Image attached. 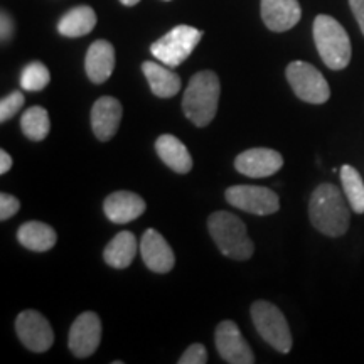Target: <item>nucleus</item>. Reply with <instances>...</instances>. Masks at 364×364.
<instances>
[{
    "mask_svg": "<svg viewBox=\"0 0 364 364\" xmlns=\"http://www.w3.org/2000/svg\"><path fill=\"white\" fill-rule=\"evenodd\" d=\"M351 206L346 204V199L338 186L326 184L317 186L309 201V218L312 226L322 235L338 238L349 230L351 223Z\"/></svg>",
    "mask_w": 364,
    "mask_h": 364,
    "instance_id": "f257e3e1",
    "label": "nucleus"
},
{
    "mask_svg": "<svg viewBox=\"0 0 364 364\" xmlns=\"http://www.w3.org/2000/svg\"><path fill=\"white\" fill-rule=\"evenodd\" d=\"M221 83L215 71H199L191 78L182 98L186 117L199 129L215 120L220 105Z\"/></svg>",
    "mask_w": 364,
    "mask_h": 364,
    "instance_id": "f03ea898",
    "label": "nucleus"
},
{
    "mask_svg": "<svg viewBox=\"0 0 364 364\" xmlns=\"http://www.w3.org/2000/svg\"><path fill=\"white\" fill-rule=\"evenodd\" d=\"M208 230L225 257L238 262L253 257L255 245L248 236L247 225L238 216L228 211L213 213L208 220Z\"/></svg>",
    "mask_w": 364,
    "mask_h": 364,
    "instance_id": "7ed1b4c3",
    "label": "nucleus"
},
{
    "mask_svg": "<svg viewBox=\"0 0 364 364\" xmlns=\"http://www.w3.org/2000/svg\"><path fill=\"white\" fill-rule=\"evenodd\" d=\"M314 41L324 65L332 71L348 68L351 61V41L344 27L334 17L321 16L314 21Z\"/></svg>",
    "mask_w": 364,
    "mask_h": 364,
    "instance_id": "20e7f679",
    "label": "nucleus"
},
{
    "mask_svg": "<svg viewBox=\"0 0 364 364\" xmlns=\"http://www.w3.org/2000/svg\"><path fill=\"white\" fill-rule=\"evenodd\" d=\"M252 321L258 334L277 349L279 353H290L292 349V334L289 322L275 304L267 300H257L252 306Z\"/></svg>",
    "mask_w": 364,
    "mask_h": 364,
    "instance_id": "39448f33",
    "label": "nucleus"
},
{
    "mask_svg": "<svg viewBox=\"0 0 364 364\" xmlns=\"http://www.w3.org/2000/svg\"><path fill=\"white\" fill-rule=\"evenodd\" d=\"M203 38V31L191 26H176L150 46V53L169 68H177L191 56Z\"/></svg>",
    "mask_w": 364,
    "mask_h": 364,
    "instance_id": "423d86ee",
    "label": "nucleus"
},
{
    "mask_svg": "<svg viewBox=\"0 0 364 364\" xmlns=\"http://www.w3.org/2000/svg\"><path fill=\"white\" fill-rule=\"evenodd\" d=\"M285 75L294 93L302 102L322 105L331 98L329 83L316 66L306 61H294L287 66Z\"/></svg>",
    "mask_w": 364,
    "mask_h": 364,
    "instance_id": "0eeeda50",
    "label": "nucleus"
},
{
    "mask_svg": "<svg viewBox=\"0 0 364 364\" xmlns=\"http://www.w3.org/2000/svg\"><path fill=\"white\" fill-rule=\"evenodd\" d=\"M225 198L233 208L258 216L273 215L280 209L279 196L262 186H231Z\"/></svg>",
    "mask_w": 364,
    "mask_h": 364,
    "instance_id": "6e6552de",
    "label": "nucleus"
},
{
    "mask_svg": "<svg viewBox=\"0 0 364 364\" xmlns=\"http://www.w3.org/2000/svg\"><path fill=\"white\" fill-rule=\"evenodd\" d=\"M16 332L21 343L33 353H46L53 348L54 332L51 324L38 311H24L17 316Z\"/></svg>",
    "mask_w": 364,
    "mask_h": 364,
    "instance_id": "1a4fd4ad",
    "label": "nucleus"
},
{
    "mask_svg": "<svg viewBox=\"0 0 364 364\" xmlns=\"http://www.w3.org/2000/svg\"><path fill=\"white\" fill-rule=\"evenodd\" d=\"M218 354L230 364H253L255 356L240 327L233 321H223L215 332Z\"/></svg>",
    "mask_w": 364,
    "mask_h": 364,
    "instance_id": "9d476101",
    "label": "nucleus"
},
{
    "mask_svg": "<svg viewBox=\"0 0 364 364\" xmlns=\"http://www.w3.org/2000/svg\"><path fill=\"white\" fill-rule=\"evenodd\" d=\"M102 343V321L95 312H83L70 329L68 346L76 358H90Z\"/></svg>",
    "mask_w": 364,
    "mask_h": 364,
    "instance_id": "9b49d317",
    "label": "nucleus"
},
{
    "mask_svg": "<svg viewBox=\"0 0 364 364\" xmlns=\"http://www.w3.org/2000/svg\"><path fill=\"white\" fill-rule=\"evenodd\" d=\"M282 166H284V157L277 150L265 147L245 150L235 161L236 171L247 177H253V179L277 174Z\"/></svg>",
    "mask_w": 364,
    "mask_h": 364,
    "instance_id": "f8f14e48",
    "label": "nucleus"
},
{
    "mask_svg": "<svg viewBox=\"0 0 364 364\" xmlns=\"http://www.w3.org/2000/svg\"><path fill=\"white\" fill-rule=\"evenodd\" d=\"M140 253L149 270L156 273H169L174 268L176 257L166 238L154 228H149L140 241Z\"/></svg>",
    "mask_w": 364,
    "mask_h": 364,
    "instance_id": "ddd939ff",
    "label": "nucleus"
},
{
    "mask_svg": "<svg viewBox=\"0 0 364 364\" xmlns=\"http://www.w3.org/2000/svg\"><path fill=\"white\" fill-rule=\"evenodd\" d=\"M124 108L120 102L112 97H102L91 108V127L100 142H108L113 139L120 127Z\"/></svg>",
    "mask_w": 364,
    "mask_h": 364,
    "instance_id": "4468645a",
    "label": "nucleus"
},
{
    "mask_svg": "<svg viewBox=\"0 0 364 364\" xmlns=\"http://www.w3.org/2000/svg\"><path fill=\"white\" fill-rule=\"evenodd\" d=\"M147 204L142 196L130 193V191H117L105 199L103 211L105 216L115 225H125L140 218L145 213Z\"/></svg>",
    "mask_w": 364,
    "mask_h": 364,
    "instance_id": "2eb2a0df",
    "label": "nucleus"
},
{
    "mask_svg": "<svg viewBox=\"0 0 364 364\" xmlns=\"http://www.w3.org/2000/svg\"><path fill=\"white\" fill-rule=\"evenodd\" d=\"M302 17L299 0H262V19L273 33L290 31Z\"/></svg>",
    "mask_w": 364,
    "mask_h": 364,
    "instance_id": "dca6fc26",
    "label": "nucleus"
},
{
    "mask_svg": "<svg viewBox=\"0 0 364 364\" xmlns=\"http://www.w3.org/2000/svg\"><path fill=\"white\" fill-rule=\"evenodd\" d=\"M85 70L91 83L102 85L115 70V49L108 41H95L85 59Z\"/></svg>",
    "mask_w": 364,
    "mask_h": 364,
    "instance_id": "f3484780",
    "label": "nucleus"
},
{
    "mask_svg": "<svg viewBox=\"0 0 364 364\" xmlns=\"http://www.w3.org/2000/svg\"><path fill=\"white\" fill-rule=\"evenodd\" d=\"M156 150L161 161L177 174H188L193 169V157L188 147L174 135H161L156 140Z\"/></svg>",
    "mask_w": 364,
    "mask_h": 364,
    "instance_id": "a211bd4d",
    "label": "nucleus"
},
{
    "mask_svg": "<svg viewBox=\"0 0 364 364\" xmlns=\"http://www.w3.org/2000/svg\"><path fill=\"white\" fill-rule=\"evenodd\" d=\"M142 71L147 78L150 90L159 98H172L181 91V78L174 71L167 70L154 61H145Z\"/></svg>",
    "mask_w": 364,
    "mask_h": 364,
    "instance_id": "6ab92c4d",
    "label": "nucleus"
},
{
    "mask_svg": "<svg viewBox=\"0 0 364 364\" xmlns=\"http://www.w3.org/2000/svg\"><path fill=\"white\" fill-rule=\"evenodd\" d=\"M140 247L136 243V238L134 233L130 231H120V233L115 235L110 243L105 247L103 258L108 265L113 268H127L132 265L134 262L136 252H139Z\"/></svg>",
    "mask_w": 364,
    "mask_h": 364,
    "instance_id": "aec40b11",
    "label": "nucleus"
},
{
    "mask_svg": "<svg viewBox=\"0 0 364 364\" xmlns=\"http://www.w3.org/2000/svg\"><path fill=\"white\" fill-rule=\"evenodd\" d=\"M17 240L31 252H48L58 241L56 231L41 221H27L17 231Z\"/></svg>",
    "mask_w": 364,
    "mask_h": 364,
    "instance_id": "412c9836",
    "label": "nucleus"
},
{
    "mask_svg": "<svg viewBox=\"0 0 364 364\" xmlns=\"http://www.w3.org/2000/svg\"><path fill=\"white\" fill-rule=\"evenodd\" d=\"M97 26V14L88 6H80L68 11L58 22V31L66 38H81L90 34Z\"/></svg>",
    "mask_w": 364,
    "mask_h": 364,
    "instance_id": "4be33fe9",
    "label": "nucleus"
},
{
    "mask_svg": "<svg viewBox=\"0 0 364 364\" xmlns=\"http://www.w3.org/2000/svg\"><path fill=\"white\" fill-rule=\"evenodd\" d=\"M21 129L27 139L33 140V142H41L49 135V130H51L49 113L43 107H31L21 117Z\"/></svg>",
    "mask_w": 364,
    "mask_h": 364,
    "instance_id": "5701e85b",
    "label": "nucleus"
},
{
    "mask_svg": "<svg viewBox=\"0 0 364 364\" xmlns=\"http://www.w3.org/2000/svg\"><path fill=\"white\" fill-rule=\"evenodd\" d=\"M341 182L348 199L349 206L354 213L363 215L364 213V182L359 172L353 166L341 167Z\"/></svg>",
    "mask_w": 364,
    "mask_h": 364,
    "instance_id": "b1692460",
    "label": "nucleus"
},
{
    "mask_svg": "<svg viewBox=\"0 0 364 364\" xmlns=\"http://www.w3.org/2000/svg\"><path fill=\"white\" fill-rule=\"evenodd\" d=\"M51 81V73L43 63L33 61L21 73V88L26 91H41Z\"/></svg>",
    "mask_w": 364,
    "mask_h": 364,
    "instance_id": "393cba45",
    "label": "nucleus"
},
{
    "mask_svg": "<svg viewBox=\"0 0 364 364\" xmlns=\"http://www.w3.org/2000/svg\"><path fill=\"white\" fill-rule=\"evenodd\" d=\"M24 102H26L24 93L19 90L12 91L11 95H7L6 98H2V102H0V122L6 124L7 120H11L17 112H21V108L24 107Z\"/></svg>",
    "mask_w": 364,
    "mask_h": 364,
    "instance_id": "a878e982",
    "label": "nucleus"
},
{
    "mask_svg": "<svg viewBox=\"0 0 364 364\" xmlns=\"http://www.w3.org/2000/svg\"><path fill=\"white\" fill-rule=\"evenodd\" d=\"M206 363H208V351L206 348L199 343L191 344L184 351V354L179 358V364H206Z\"/></svg>",
    "mask_w": 364,
    "mask_h": 364,
    "instance_id": "bb28decb",
    "label": "nucleus"
},
{
    "mask_svg": "<svg viewBox=\"0 0 364 364\" xmlns=\"http://www.w3.org/2000/svg\"><path fill=\"white\" fill-rule=\"evenodd\" d=\"M21 209V201L11 194H0V220L7 221Z\"/></svg>",
    "mask_w": 364,
    "mask_h": 364,
    "instance_id": "cd10ccee",
    "label": "nucleus"
},
{
    "mask_svg": "<svg viewBox=\"0 0 364 364\" xmlns=\"http://www.w3.org/2000/svg\"><path fill=\"white\" fill-rule=\"evenodd\" d=\"M349 7H351L354 17H356L358 24L364 34V0H349Z\"/></svg>",
    "mask_w": 364,
    "mask_h": 364,
    "instance_id": "c85d7f7f",
    "label": "nucleus"
},
{
    "mask_svg": "<svg viewBox=\"0 0 364 364\" xmlns=\"http://www.w3.org/2000/svg\"><path fill=\"white\" fill-rule=\"evenodd\" d=\"M12 33H14V24H12L11 16H9L7 12H2V41L4 43L12 38Z\"/></svg>",
    "mask_w": 364,
    "mask_h": 364,
    "instance_id": "c756f323",
    "label": "nucleus"
},
{
    "mask_svg": "<svg viewBox=\"0 0 364 364\" xmlns=\"http://www.w3.org/2000/svg\"><path fill=\"white\" fill-rule=\"evenodd\" d=\"M12 167V157L6 150H0V174H7Z\"/></svg>",
    "mask_w": 364,
    "mask_h": 364,
    "instance_id": "7c9ffc66",
    "label": "nucleus"
},
{
    "mask_svg": "<svg viewBox=\"0 0 364 364\" xmlns=\"http://www.w3.org/2000/svg\"><path fill=\"white\" fill-rule=\"evenodd\" d=\"M122 4H124V6H127V7H132V6H135V4H139L140 0H120Z\"/></svg>",
    "mask_w": 364,
    "mask_h": 364,
    "instance_id": "2f4dec72",
    "label": "nucleus"
}]
</instances>
